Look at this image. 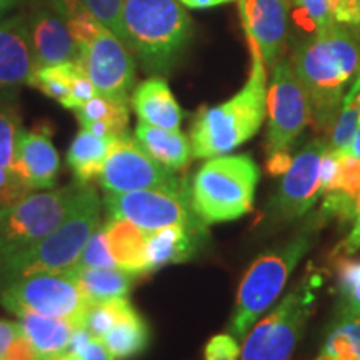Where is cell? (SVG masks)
<instances>
[{"instance_id": "1", "label": "cell", "mask_w": 360, "mask_h": 360, "mask_svg": "<svg viewBox=\"0 0 360 360\" xmlns=\"http://www.w3.org/2000/svg\"><path fill=\"white\" fill-rule=\"evenodd\" d=\"M294 70L309 94L317 129L330 130L347 87L360 70L359 39L334 22L300 45Z\"/></svg>"}, {"instance_id": "2", "label": "cell", "mask_w": 360, "mask_h": 360, "mask_svg": "<svg viewBox=\"0 0 360 360\" xmlns=\"http://www.w3.org/2000/svg\"><path fill=\"white\" fill-rule=\"evenodd\" d=\"M252 69L249 79L232 98L199 110L191 129L195 159L227 155L259 132L267 114V74L255 45L249 44Z\"/></svg>"}, {"instance_id": "3", "label": "cell", "mask_w": 360, "mask_h": 360, "mask_svg": "<svg viewBox=\"0 0 360 360\" xmlns=\"http://www.w3.org/2000/svg\"><path fill=\"white\" fill-rule=\"evenodd\" d=\"M315 217L282 245L260 255L245 272L229 322V334L238 342L245 339L265 310L276 304L294 269L312 249L322 224L321 215Z\"/></svg>"}, {"instance_id": "4", "label": "cell", "mask_w": 360, "mask_h": 360, "mask_svg": "<svg viewBox=\"0 0 360 360\" xmlns=\"http://www.w3.org/2000/svg\"><path fill=\"white\" fill-rule=\"evenodd\" d=\"M102 202L98 193L87 184L80 186L70 212L56 231L44 237L32 249L0 264V283L39 274L69 272L77 264L90 236L101 225Z\"/></svg>"}, {"instance_id": "5", "label": "cell", "mask_w": 360, "mask_h": 360, "mask_svg": "<svg viewBox=\"0 0 360 360\" xmlns=\"http://www.w3.org/2000/svg\"><path fill=\"white\" fill-rule=\"evenodd\" d=\"M125 40L150 74H167L192 35V20L179 0H124Z\"/></svg>"}, {"instance_id": "6", "label": "cell", "mask_w": 360, "mask_h": 360, "mask_svg": "<svg viewBox=\"0 0 360 360\" xmlns=\"http://www.w3.org/2000/svg\"><path fill=\"white\" fill-rule=\"evenodd\" d=\"M259 179V165L250 155L212 157L192 180L193 212L205 225L244 217L254 205Z\"/></svg>"}, {"instance_id": "7", "label": "cell", "mask_w": 360, "mask_h": 360, "mask_svg": "<svg viewBox=\"0 0 360 360\" xmlns=\"http://www.w3.org/2000/svg\"><path fill=\"white\" fill-rule=\"evenodd\" d=\"M319 277L305 276L242 340L238 360H289L302 339L315 302Z\"/></svg>"}, {"instance_id": "8", "label": "cell", "mask_w": 360, "mask_h": 360, "mask_svg": "<svg viewBox=\"0 0 360 360\" xmlns=\"http://www.w3.org/2000/svg\"><path fill=\"white\" fill-rule=\"evenodd\" d=\"M80 186L49 188L0 209V264L32 249L56 231L70 212Z\"/></svg>"}, {"instance_id": "9", "label": "cell", "mask_w": 360, "mask_h": 360, "mask_svg": "<svg viewBox=\"0 0 360 360\" xmlns=\"http://www.w3.org/2000/svg\"><path fill=\"white\" fill-rule=\"evenodd\" d=\"M0 304L15 315L34 312L69 319L80 327H85V317L92 305L72 272L39 274L8 282L0 290Z\"/></svg>"}, {"instance_id": "10", "label": "cell", "mask_w": 360, "mask_h": 360, "mask_svg": "<svg viewBox=\"0 0 360 360\" xmlns=\"http://www.w3.org/2000/svg\"><path fill=\"white\" fill-rule=\"evenodd\" d=\"M103 205L109 210L110 217L129 220L146 233L172 225L207 231V225L193 212L191 191L187 186L177 191L148 188L109 193L103 199Z\"/></svg>"}, {"instance_id": "11", "label": "cell", "mask_w": 360, "mask_h": 360, "mask_svg": "<svg viewBox=\"0 0 360 360\" xmlns=\"http://www.w3.org/2000/svg\"><path fill=\"white\" fill-rule=\"evenodd\" d=\"M267 154L287 152L312 120L305 87L289 60L274 65L267 87Z\"/></svg>"}, {"instance_id": "12", "label": "cell", "mask_w": 360, "mask_h": 360, "mask_svg": "<svg viewBox=\"0 0 360 360\" xmlns=\"http://www.w3.org/2000/svg\"><path fill=\"white\" fill-rule=\"evenodd\" d=\"M98 182L109 193H122L134 191H148V188H165L177 191L184 188L187 182L179 179L159 162L152 159L137 142L124 132L112 139L109 154Z\"/></svg>"}, {"instance_id": "13", "label": "cell", "mask_w": 360, "mask_h": 360, "mask_svg": "<svg viewBox=\"0 0 360 360\" xmlns=\"http://www.w3.org/2000/svg\"><path fill=\"white\" fill-rule=\"evenodd\" d=\"M328 143L321 139L309 142L292 157L290 167L282 175L281 186L269 205V215L278 224L304 217L321 199V162Z\"/></svg>"}, {"instance_id": "14", "label": "cell", "mask_w": 360, "mask_h": 360, "mask_svg": "<svg viewBox=\"0 0 360 360\" xmlns=\"http://www.w3.org/2000/svg\"><path fill=\"white\" fill-rule=\"evenodd\" d=\"M79 64L96 85L98 96L130 102L135 84V60L130 47L107 27L80 45Z\"/></svg>"}, {"instance_id": "15", "label": "cell", "mask_w": 360, "mask_h": 360, "mask_svg": "<svg viewBox=\"0 0 360 360\" xmlns=\"http://www.w3.org/2000/svg\"><path fill=\"white\" fill-rule=\"evenodd\" d=\"M247 42L255 45L264 65L281 58L289 34V0H238Z\"/></svg>"}, {"instance_id": "16", "label": "cell", "mask_w": 360, "mask_h": 360, "mask_svg": "<svg viewBox=\"0 0 360 360\" xmlns=\"http://www.w3.org/2000/svg\"><path fill=\"white\" fill-rule=\"evenodd\" d=\"M30 45H32L35 69L47 65L79 60L80 47L70 34L65 20L56 8L42 11L34 15L29 24Z\"/></svg>"}, {"instance_id": "17", "label": "cell", "mask_w": 360, "mask_h": 360, "mask_svg": "<svg viewBox=\"0 0 360 360\" xmlns=\"http://www.w3.org/2000/svg\"><path fill=\"white\" fill-rule=\"evenodd\" d=\"M34 70L29 25L22 17L0 22V90L29 84Z\"/></svg>"}, {"instance_id": "18", "label": "cell", "mask_w": 360, "mask_h": 360, "mask_svg": "<svg viewBox=\"0 0 360 360\" xmlns=\"http://www.w3.org/2000/svg\"><path fill=\"white\" fill-rule=\"evenodd\" d=\"M15 165L25 175L32 191H44L56 186L60 157L47 134L40 130H22Z\"/></svg>"}, {"instance_id": "19", "label": "cell", "mask_w": 360, "mask_h": 360, "mask_svg": "<svg viewBox=\"0 0 360 360\" xmlns=\"http://www.w3.org/2000/svg\"><path fill=\"white\" fill-rule=\"evenodd\" d=\"M139 122L152 127L179 130L184 114L169 84L162 77H150L134 90L130 98Z\"/></svg>"}, {"instance_id": "20", "label": "cell", "mask_w": 360, "mask_h": 360, "mask_svg": "<svg viewBox=\"0 0 360 360\" xmlns=\"http://www.w3.org/2000/svg\"><path fill=\"white\" fill-rule=\"evenodd\" d=\"M205 233L207 231H197V229L184 227V225H172V227L147 233V272H154L170 264L191 260L199 249L200 237Z\"/></svg>"}, {"instance_id": "21", "label": "cell", "mask_w": 360, "mask_h": 360, "mask_svg": "<svg viewBox=\"0 0 360 360\" xmlns=\"http://www.w3.org/2000/svg\"><path fill=\"white\" fill-rule=\"evenodd\" d=\"M17 317L22 335L32 344L37 352V360H49L65 354L72 335L80 328L69 319L47 317L34 312H19Z\"/></svg>"}, {"instance_id": "22", "label": "cell", "mask_w": 360, "mask_h": 360, "mask_svg": "<svg viewBox=\"0 0 360 360\" xmlns=\"http://www.w3.org/2000/svg\"><path fill=\"white\" fill-rule=\"evenodd\" d=\"M105 240L117 267L135 276L147 272L146 240L147 233L125 219L110 217L103 224Z\"/></svg>"}, {"instance_id": "23", "label": "cell", "mask_w": 360, "mask_h": 360, "mask_svg": "<svg viewBox=\"0 0 360 360\" xmlns=\"http://www.w3.org/2000/svg\"><path fill=\"white\" fill-rule=\"evenodd\" d=\"M135 139L152 159L170 170H182L191 160V139L180 130L159 129L139 122L135 127Z\"/></svg>"}, {"instance_id": "24", "label": "cell", "mask_w": 360, "mask_h": 360, "mask_svg": "<svg viewBox=\"0 0 360 360\" xmlns=\"http://www.w3.org/2000/svg\"><path fill=\"white\" fill-rule=\"evenodd\" d=\"M82 129L90 130L98 137H117L127 132L129 127V102L97 96L92 97L74 110Z\"/></svg>"}, {"instance_id": "25", "label": "cell", "mask_w": 360, "mask_h": 360, "mask_svg": "<svg viewBox=\"0 0 360 360\" xmlns=\"http://www.w3.org/2000/svg\"><path fill=\"white\" fill-rule=\"evenodd\" d=\"M102 342L114 359H132L147 349L150 330L146 319L129 304L114 327L102 337Z\"/></svg>"}, {"instance_id": "26", "label": "cell", "mask_w": 360, "mask_h": 360, "mask_svg": "<svg viewBox=\"0 0 360 360\" xmlns=\"http://www.w3.org/2000/svg\"><path fill=\"white\" fill-rule=\"evenodd\" d=\"M69 272L74 274L92 304L127 299L137 277L135 274H130L120 267L72 269Z\"/></svg>"}, {"instance_id": "27", "label": "cell", "mask_w": 360, "mask_h": 360, "mask_svg": "<svg viewBox=\"0 0 360 360\" xmlns=\"http://www.w3.org/2000/svg\"><path fill=\"white\" fill-rule=\"evenodd\" d=\"M112 137H98L87 129H82L75 135L67 152V164L79 184H89L90 180L98 179Z\"/></svg>"}, {"instance_id": "28", "label": "cell", "mask_w": 360, "mask_h": 360, "mask_svg": "<svg viewBox=\"0 0 360 360\" xmlns=\"http://www.w3.org/2000/svg\"><path fill=\"white\" fill-rule=\"evenodd\" d=\"M80 72H82V65L79 64V60L40 67V69L34 70L29 85L39 89L40 92L57 101L67 109L72 97L74 82L79 77Z\"/></svg>"}, {"instance_id": "29", "label": "cell", "mask_w": 360, "mask_h": 360, "mask_svg": "<svg viewBox=\"0 0 360 360\" xmlns=\"http://www.w3.org/2000/svg\"><path fill=\"white\" fill-rule=\"evenodd\" d=\"M360 127V70L354 79L352 87L344 96L340 110L332 127V137L328 148L334 152H347L355 134Z\"/></svg>"}, {"instance_id": "30", "label": "cell", "mask_w": 360, "mask_h": 360, "mask_svg": "<svg viewBox=\"0 0 360 360\" xmlns=\"http://www.w3.org/2000/svg\"><path fill=\"white\" fill-rule=\"evenodd\" d=\"M53 8L65 20L70 34L77 40L79 47L90 42L102 30L98 22L80 0H53Z\"/></svg>"}, {"instance_id": "31", "label": "cell", "mask_w": 360, "mask_h": 360, "mask_svg": "<svg viewBox=\"0 0 360 360\" xmlns=\"http://www.w3.org/2000/svg\"><path fill=\"white\" fill-rule=\"evenodd\" d=\"M22 134V120L15 105L0 102V167L17 164V150Z\"/></svg>"}, {"instance_id": "32", "label": "cell", "mask_w": 360, "mask_h": 360, "mask_svg": "<svg viewBox=\"0 0 360 360\" xmlns=\"http://www.w3.org/2000/svg\"><path fill=\"white\" fill-rule=\"evenodd\" d=\"M337 294L344 305L342 315H360V260L345 257L337 262Z\"/></svg>"}, {"instance_id": "33", "label": "cell", "mask_w": 360, "mask_h": 360, "mask_svg": "<svg viewBox=\"0 0 360 360\" xmlns=\"http://www.w3.org/2000/svg\"><path fill=\"white\" fill-rule=\"evenodd\" d=\"M297 24L309 32H319L335 22L340 0H292Z\"/></svg>"}, {"instance_id": "34", "label": "cell", "mask_w": 360, "mask_h": 360, "mask_svg": "<svg viewBox=\"0 0 360 360\" xmlns=\"http://www.w3.org/2000/svg\"><path fill=\"white\" fill-rule=\"evenodd\" d=\"M129 304L130 302L127 299L92 304L87 312V317H85V328H87L92 337L102 339L114 327V323L119 321V317Z\"/></svg>"}, {"instance_id": "35", "label": "cell", "mask_w": 360, "mask_h": 360, "mask_svg": "<svg viewBox=\"0 0 360 360\" xmlns=\"http://www.w3.org/2000/svg\"><path fill=\"white\" fill-rule=\"evenodd\" d=\"M339 157V177L334 191L352 204L357 212L360 210V159L349 152H337ZM332 192V191H330Z\"/></svg>"}, {"instance_id": "36", "label": "cell", "mask_w": 360, "mask_h": 360, "mask_svg": "<svg viewBox=\"0 0 360 360\" xmlns=\"http://www.w3.org/2000/svg\"><path fill=\"white\" fill-rule=\"evenodd\" d=\"M105 267H117L114 259H112L109 247H107L105 232L103 225H98L96 232L89 238L85 244L82 254L74 265V269H105ZM72 270V269H70Z\"/></svg>"}, {"instance_id": "37", "label": "cell", "mask_w": 360, "mask_h": 360, "mask_svg": "<svg viewBox=\"0 0 360 360\" xmlns=\"http://www.w3.org/2000/svg\"><path fill=\"white\" fill-rule=\"evenodd\" d=\"M80 2L89 8V12L92 13L103 27H107V29L112 30L117 37H120L125 44H127L122 19L124 0H80Z\"/></svg>"}, {"instance_id": "38", "label": "cell", "mask_w": 360, "mask_h": 360, "mask_svg": "<svg viewBox=\"0 0 360 360\" xmlns=\"http://www.w3.org/2000/svg\"><path fill=\"white\" fill-rule=\"evenodd\" d=\"M30 192L32 187L27 182L25 175L17 169V165L0 167V209L17 204Z\"/></svg>"}, {"instance_id": "39", "label": "cell", "mask_w": 360, "mask_h": 360, "mask_svg": "<svg viewBox=\"0 0 360 360\" xmlns=\"http://www.w3.org/2000/svg\"><path fill=\"white\" fill-rule=\"evenodd\" d=\"M240 342L231 334H219L207 342L204 350L205 360H238Z\"/></svg>"}, {"instance_id": "40", "label": "cell", "mask_w": 360, "mask_h": 360, "mask_svg": "<svg viewBox=\"0 0 360 360\" xmlns=\"http://www.w3.org/2000/svg\"><path fill=\"white\" fill-rule=\"evenodd\" d=\"M337 177H339V157L337 152L327 148L321 162V186L323 193L334 191Z\"/></svg>"}, {"instance_id": "41", "label": "cell", "mask_w": 360, "mask_h": 360, "mask_svg": "<svg viewBox=\"0 0 360 360\" xmlns=\"http://www.w3.org/2000/svg\"><path fill=\"white\" fill-rule=\"evenodd\" d=\"M70 357L72 360H114L102 339H97V337H90L85 347L80 352L70 355Z\"/></svg>"}, {"instance_id": "42", "label": "cell", "mask_w": 360, "mask_h": 360, "mask_svg": "<svg viewBox=\"0 0 360 360\" xmlns=\"http://www.w3.org/2000/svg\"><path fill=\"white\" fill-rule=\"evenodd\" d=\"M4 360H37V352L24 335H19L4 355Z\"/></svg>"}, {"instance_id": "43", "label": "cell", "mask_w": 360, "mask_h": 360, "mask_svg": "<svg viewBox=\"0 0 360 360\" xmlns=\"http://www.w3.org/2000/svg\"><path fill=\"white\" fill-rule=\"evenodd\" d=\"M22 334L19 322L12 321H4L0 319V359H4V355L12 345V342Z\"/></svg>"}, {"instance_id": "44", "label": "cell", "mask_w": 360, "mask_h": 360, "mask_svg": "<svg viewBox=\"0 0 360 360\" xmlns=\"http://www.w3.org/2000/svg\"><path fill=\"white\" fill-rule=\"evenodd\" d=\"M292 162V155L287 152H277V154L269 155V162H267V169L270 175H283L287 172V169L290 167Z\"/></svg>"}, {"instance_id": "45", "label": "cell", "mask_w": 360, "mask_h": 360, "mask_svg": "<svg viewBox=\"0 0 360 360\" xmlns=\"http://www.w3.org/2000/svg\"><path fill=\"white\" fill-rule=\"evenodd\" d=\"M342 250H344L345 255H352L357 250H360V210L357 217L354 219L352 231H350L347 238L342 242Z\"/></svg>"}, {"instance_id": "46", "label": "cell", "mask_w": 360, "mask_h": 360, "mask_svg": "<svg viewBox=\"0 0 360 360\" xmlns=\"http://www.w3.org/2000/svg\"><path fill=\"white\" fill-rule=\"evenodd\" d=\"M179 2L188 8H210L222 6V4H229L232 0H179Z\"/></svg>"}, {"instance_id": "47", "label": "cell", "mask_w": 360, "mask_h": 360, "mask_svg": "<svg viewBox=\"0 0 360 360\" xmlns=\"http://www.w3.org/2000/svg\"><path fill=\"white\" fill-rule=\"evenodd\" d=\"M349 154L357 157V159H360V132L355 134V139L352 141V143H350L349 147Z\"/></svg>"}, {"instance_id": "48", "label": "cell", "mask_w": 360, "mask_h": 360, "mask_svg": "<svg viewBox=\"0 0 360 360\" xmlns=\"http://www.w3.org/2000/svg\"><path fill=\"white\" fill-rule=\"evenodd\" d=\"M13 2H15V0H0V11H4V8H7L8 6H12Z\"/></svg>"}, {"instance_id": "49", "label": "cell", "mask_w": 360, "mask_h": 360, "mask_svg": "<svg viewBox=\"0 0 360 360\" xmlns=\"http://www.w3.org/2000/svg\"><path fill=\"white\" fill-rule=\"evenodd\" d=\"M355 27L360 30V0H357V24H355Z\"/></svg>"}, {"instance_id": "50", "label": "cell", "mask_w": 360, "mask_h": 360, "mask_svg": "<svg viewBox=\"0 0 360 360\" xmlns=\"http://www.w3.org/2000/svg\"><path fill=\"white\" fill-rule=\"evenodd\" d=\"M357 132H360V127H359V130H357Z\"/></svg>"}, {"instance_id": "51", "label": "cell", "mask_w": 360, "mask_h": 360, "mask_svg": "<svg viewBox=\"0 0 360 360\" xmlns=\"http://www.w3.org/2000/svg\"><path fill=\"white\" fill-rule=\"evenodd\" d=\"M0 360H4V359H0Z\"/></svg>"}]
</instances>
